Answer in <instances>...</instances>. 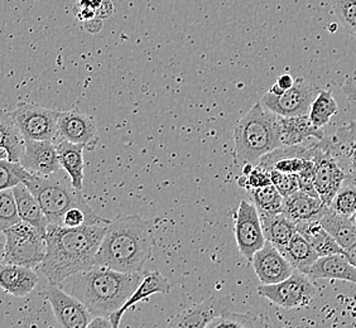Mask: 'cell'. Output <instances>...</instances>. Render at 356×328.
I'll list each match as a JSON object with an SVG mask.
<instances>
[{"mask_svg": "<svg viewBox=\"0 0 356 328\" xmlns=\"http://www.w3.org/2000/svg\"><path fill=\"white\" fill-rule=\"evenodd\" d=\"M109 224L65 227L48 224L46 255L42 273L49 284H61L69 277L95 265L99 246Z\"/></svg>", "mask_w": 356, "mask_h": 328, "instance_id": "6da1fadb", "label": "cell"}, {"mask_svg": "<svg viewBox=\"0 0 356 328\" xmlns=\"http://www.w3.org/2000/svg\"><path fill=\"white\" fill-rule=\"evenodd\" d=\"M153 221L138 215L110 221L96 253L95 265L122 273H142L154 246Z\"/></svg>", "mask_w": 356, "mask_h": 328, "instance_id": "7a4b0ae2", "label": "cell"}, {"mask_svg": "<svg viewBox=\"0 0 356 328\" xmlns=\"http://www.w3.org/2000/svg\"><path fill=\"white\" fill-rule=\"evenodd\" d=\"M143 278L142 273H122L94 265L69 277V293L83 302L92 315L110 317L123 306Z\"/></svg>", "mask_w": 356, "mask_h": 328, "instance_id": "3957f363", "label": "cell"}, {"mask_svg": "<svg viewBox=\"0 0 356 328\" xmlns=\"http://www.w3.org/2000/svg\"><path fill=\"white\" fill-rule=\"evenodd\" d=\"M236 164L257 163L264 154L281 147L280 115L261 101L240 119L234 130Z\"/></svg>", "mask_w": 356, "mask_h": 328, "instance_id": "277c9868", "label": "cell"}, {"mask_svg": "<svg viewBox=\"0 0 356 328\" xmlns=\"http://www.w3.org/2000/svg\"><path fill=\"white\" fill-rule=\"evenodd\" d=\"M17 174L22 183L27 186L28 190L38 199L49 224L61 225L65 212L72 207L92 210L81 191L72 186L70 178H56L54 174L48 177L37 176L26 171L21 163L18 164Z\"/></svg>", "mask_w": 356, "mask_h": 328, "instance_id": "5b68a950", "label": "cell"}, {"mask_svg": "<svg viewBox=\"0 0 356 328\" xmlns=\"http://www.w3.org/2000/svg\"><path fill=\"white\" fill-rule=\"evenodd\" d=\"M4 263L28 268L41 265L46 255V239L35 227L24 221L4 231Z\"/></svg>", "mask_w": 356, "mask_h": 328, "instance_id": "8992f818", "label": "cell"}, {"mask_svg": "<svg viewBox=\"0 0 356 328\" xmlns=\"http://www.w3.org/2000/svg\"><path fill=\"white\" fill-rule=\"evenodd\" d=\"M258 294L284 309H295L309 306L315 300L317 288L307 274L295 269L284 281L259 286Z\"/></svg>", "mask_w": 356, "mask_h": 328, "instance_id": "52a82bcc", "label": "cell"}, {"mask_svg": "<svg viewBox=\"0 0 356 328\" xmlns=\"http://www.w3.org/2000/svg\"><path fill=\"white\" fill-rule=\"evenodd\" d=\"M10 115L24 140L54 142L58 136V110L47 109L37 104L19 103Z\"/></svg>", "mask_w": 356, "mask_h": 328, "instance_id": "ba28073f", "label": "cell"}, {"mask_svg": "<svg viewBox=\"0 0 356 328\" xmlns=\"http://www.w3.org/2000/svg\"><path fill=\"white\" fill-rule=\"evenodd\" d=\"M312 161L315 170L316 191L323 205L330 206L336 193L346 181V173L330 151L326 137L321 140L316 139Z\"/></svg>", "mask_w": 356, "mask_h": 328, "instance_id": "9c48e42d", "label": "cell"}, {"mask_svg": "<svg viewBox=\"0 0 356 328\" xmlns=\"http://www.w3.org/2000/svg\"><path fill=\"white\" fill-rule=\"evenodd\" d=\"M320 90L318 86L305 81L303 79H297L295 85L282 95L275 96L267 92L261 97V104L280 117L306 115Z\"/></svg>", "mask_w": 356, "mask_h": 328, "instance_id": "30bf717a", "label": "cell"}, {"mask_svg": "<svg viewBox=\"0 0 356 328\" xmlns=\"http://www.w3.org/2000/svg\"><path fill=\"white\" fill-rule=\"evenodd\" d=\"M234 220V233L238 249L243 256L252 263L254 254L261 250L267 241L261 229L258 210L253 202L243 199Z\"/></svg>", "mask_w": 356, "mask_h": 328, "instance_id": "8fae6325", "label": "cell"}, {"mask_svg": "<svg viewBox=\"0 0 356 328\" xmlns=\"http://www.w3.org/2000/svg\"><path fill=\"white\" fill-rule=\"evenodd\" d=\"M42 295L49 302L56 321L63 328H88L94 315L85 307L83 302L69 292L61 289L60 284H49Z\"/></svg>", "mask_w": 356, "mask_h": 328, "instance_id": "7c38bea8", "label": "cell"}, {"mask_svg": "<svg viewBox=\"0 0 356 328\" xmlns=\"http://www.w3.org/2000/svg\"><path fill=\"white\" fill-rule=\"evenodd\" d=\"M57 133L71 143L81 144L92 151L99 142V129L95 119L81 111H58Z\"/></svg>", "mask_w": 356, "mask_h": 328, "instance_id": "4fadbf2b", "label": "cell"}, {"mask_svg": "<svg viewBox=\"0 0 356 328\" xmlns=\"http://www.w3.org/2000/svg\"><path fill=\"white\" fill-rule=\"evenodd\" d=\"M19 163L29 173L43 177L56 174L62 170L57 148L49 140H24Z\"/></svg>", "mask_w": 356, "mask_h": 328, "instance_id": "5bb4252c", "label": "cell"}, {"mask_svg": "<svg viewBox=\"0 0 356 328\" xmlns=\"http://www.w3.org/2000/svg\"><path fill=\"white\" fill-rule=\"evenodd\" d=\"M252 264L261 284L280 283L295 272V268L291 265L284 255L269 241H266L261 250L254 254Z\"/></svg>", "mask_w": 356, "mask_h": 328, "instance_id": "9a60e30c", "label": "cell"}, {"mask_svg": "<svg viewBox=\"0 0 356 328\" xmlns=\"http://www.w3.org/2000/svg\"><path fill=\"white\" fill-rule=\"evenodd\" d=\"M170 290H171L170 281H167V278L159 270H152V272L144 273L142 281L138 284V287L131 293V297L125 301L122 307L115 311L113 315H110L109 320L111 322V326L113 328L119 327L124 313L128 309L134 307L139 302L148 300L153 294L170 293Z\"/></svg>", "mask_w": 356, "mask_h": 328, "instance_id": "2e32d148", "label": "cell"}, {"mask_svg": "<svg viewBox=\"0 0 356 328\" xmlns=\"http://www.w3.org/2000/svg\"><path fill=\"white\" fill-rule=\"evenodd\" d=\"M330 151L346 173V181L356 178V122L343 125L335 137L327 138Z\"/></svg>", "mask_w": 356, "mask_h": 328, "instance_id": "e0dca14e", "label": "cell"}, {"mask_svg": "<svg viewBox=\"0 0 356 328\" xmlns=\"http://www.w3.org/2000/svg\"><path fill=\"white\" fill-rule=\"evenodd\" d=\"M38 284V275L32 268L18 264L0 265V288L17 298H23L33 292Z\"/></svg>", "mask_w": 356, "mask_h": 328, "instance_id": "ac0fdd59", "label": "cell"}, {"mask_svg": "<svg viewBox=\"0 0 356 328\" xmlns=\"http://www.w3.org/2000/svg\"><path fill=\"white\" fill-rule=\"evenodd\" d=\"M229 302L225 298H207L199 304L187 308L175 318L176 327H206L227 309Z\"/></svg>", "mask_w": 356, "mask_h": 328, "instance_id": "d6986e66", "label": "cell"}, {"mask_svg": "<svg viewBox=\"0 0 356 328\" xmlns=\"http://www.w3.org/2000/svg\"><path fill=\"white\" fill-rule=\"evenodd\" d=\"M311 279H337L356 284V267L343 254L320 256L307 273Z\"/></svg>", "mask_w": 356, "mask_h": 328, "instance_id": "ffe728a7", "label": "cell"}, {"mask_svg": "<svg viewBox=\"0 0 356 328\" xmlns=\"http://www.w3.org/2000/svg\"><path fill=\"white\" fill-rule=\"evenodd\" d=\"M326 206L320 197H314L306 192L296 191L283 199L282 213L295 222L305 220L320 219Z\"/></svg>", "mask_w": 356, "mask_h": 328, "instance_id": "44dd1931", "label": "cell"}, {"mask_svg": "<svg viewBox=\"0 0 356 328\" xmlns=\"http://www.w3.org/2000/svg\"><path fill=\"white\" fill-rule=\"evenodd\" d=\"M12 191H13L14 199H15V204H17V208L22 221L35 227L46 238L49 222L46 213L42 210L38 199H35V195L22 182L19 185L14 186Z\"/></svg>", "mask_w": 356, "mask_h": 328, "instance_id": "7402d4cb", "label": "cell"}, {"mask_svg": "<svg viewBox=\"0 0 356 328\" xmlns=\"http://www.w3.org/2000/svg\"><path fill=\"white\" fill-rule=\"evenodd\" d=\"M280 123L282 145H298L312 138L318 140L325 138L322 129L312 124L309 114L297 117H280Z\"/></svg>", "mask_w": 356, "mask_h": 328, "instance_id": "603a6c76", "label": "cell"}, {"mask_svg": "<svg viewBox=\"0 0 356 328\" xmlns=\"http://www.w3.org/2000/svg\"><path fill=\"white\" fill-rule=\"evenodd\" d=\"M258 213L266 240L283 253L297 231L295 221L286 218L282 212L267 213L258 211Z\"/></svg>", "mask_w": 356, "mask_h": 328, "instance_id": "cb8c5ba5", "label": "cell"}, {"mask_svg": "<svg viewBox=\"0 0 356 328\" xmlns=\"http://www.w3.org/2000/svg\"><path fill=\"white\" fill-rule=\"evenodd\" d=\"M297 233L309 241L320 256L331 254H343V249L336 243L329 231L321 225L320 220H305L296 222Z\"/></svg>", "mask_w": 356, "mask_h": 328, "instance_id": "d4e9b609", "label": "cell"}, {"mask_svg": "<svg viewBox=\"0 0 356 328\" xmlns=\"http://www.w3.org/2000/svg\"><path fill=\"white\" fill-rule=\"evenodd\" d=\"M57 156L61 164V168L67 173L71 183L76 190L81 191L83 187V149L81 144L71 143L62 139L56 145Z\"/></svg>", "mask_w": 356, "mask_h": 328, "instance_id": "484cf974", "label": "cell"}, {"mask_svg": "<svg viewBox=\"0 0 356 328\" xmlns=\"http://www.w3.org/2000/svg\"><path fill=\"white\" fill-rule=\"evenodd\" d=\"M318 220L343 250L355 244L356 225L353 221V218L340 215L334 211L330 206H326Z\"/></svg>", "mask_w": 356, "mask_h": 328, "instance_id": "4316f807", "label": "cell"}, {"mask_svg": "<svg viewBox=\"0 0 356 328\" xmlns=\"http://www.w3.org/2000/svg\"><path fill=\"white\" fill-rule=\"evenodd\" d=\"M282 254L296 270L305 274L309 273V268L320 258V255L311 246L309 241L297 231Z\"/></svg>", "mask_w": 356, "mask_h": 328, "instance_id": "83f0119b", "label": "cell"}, {"mask_svg": "<svg viewBox=\"0 0 356 328\" xmlns=\"http://www.w3.org/2000/svg\"><path fill=\"white\" fill-rule=\"evenodd\" d=\"M24 139L14 123L13 117L7 111L0 109V148L8 151V159L19 162Z\"/></svg>", "mask_w": 356, "mask_h": 328, "instance_id": "f1b7e54d", "label": "cell"}, {"mask_svg": "<svg viewBox=\"0 0 356 328\" xmlns=\"http://www.w3.org/2000/svg\"><path fill=\"white\" fill-rule=\"evenodd\" d=\"M337 111L339 106L332 92L327 90H320L309 108V117L315 126L322 129L330 123L332 117H335Z\"/></svg>", "mask_w": 356, "mask_h": 328, "instance_id": "f546056e", "label": "cell"}, {"mask_svg": "<svg viewBox=\"0 0 356 328\" xmlns=\"http://www.w3.org/2000/svg\"><path fill=\"white\" fill-rule=\"evenodd\" d=\"M248 192L258 211L267 213H278L282 211L283 197L273 185L253 188Z\"/></svg>", "mask_w": 356, "mask_h": 328, "instance_id": "4dcf8cb0", "label": "cell"}, {"mask_svg": "<svg viewBox=\"0 0 356 328\" xmlns=\"http://www.w3.org/2000/svg\"><path fill=\"white\" fill-rule=\"evenodd\" d=\"M266 323L261 321V317L252 313H236L229 309L224 311L218 315L207 328H252L261 327Z\"/></svg>", "mask_w": 356, "mask_h": 328, "instance_id": "1f68e13d", "label": "cell"}, {"mask_svg": "<svg viewBox=\"0 0 356 328\" xmlns=\"http://www.w3.org/2000/svg\"><path fill=\"white\" fill-rule=\"evenodd\" d=\"M330 207L334 211L351 218L356 212V183H348L340 187Z\"/></svg>", "mask_w": 356, "mask_h": 328, "instance_id": "d6a6232c", "label": "cell"}, {"mask_svg": "<svg viewBox=\"0 0 356 328\" xmlns=\"http://www.w3.org/2000/svg\"><path fill=\"white\" fill-rule=\"evenodd\" d=\"M19 221L22 220L18 213L12 188L0 191V231L4 233Z\"/></svg>", "mask_w": 356, "mask_h": 328, "instance_id": "836d02e7", "label": "cell"}, {"mask_svg": "<svg viewBox=\"0 0 356 328\" xmlns=\"http://www.w3.org/2000/svg\"><path fill=\"white\" fill-rule=\"evenodd\" d=\"M343 29L356 38V0H330Z\"/></svg>", "mask_w": 356, "mask_h": 328, "instance_id": "e575fe53", "label": "cell"}, {"mask_svg": "<svg viewBox=\"0 0 356 328\" xmlns=\"http://www.w3.org/2000/svg\"><path fill=\"white\" fill-rule=\"evenodd\" d=\"M238 185L241 188H245L247 191H250L253 188H259V187L272 185L270 173L264 167L255 163L254 164L253 170H252L249 174H247V176L241 174L238 178Z\"/></svg>", "mask_w": 356, "mask_h": 328, "instance_id": "d590c367", "label": "cell"}, {"mask_svg": "<svg viewBox=\"0 0 356 328\" xmlns=\"http://www.w3.org/2000/svg\"><path fill=\"white\" fill-rule=\"evenodd\" d=\"M269 173H270L272 185L278 190L283 199L300 190L298 178L295 173H286V172L277 171V170H270Z\"/></svg>", "mask_w": 356, "mask_h": 328, "instance_id": "8d00e7d4", "label": "cell"}, {"mask_svg": "<svg viewBox=\"0 0 356 328\" xmlns=\"http://www.w3.org/2000/svg\"><path fill=\"white\" fill-rule=\"evenodd\" d=\"M19 162H12L9 159L0 161V191L10 190L14 186L19 185L21 179L17 174Z\"/></svg>", "mask_w": 356, "mask_h": 328, "instance_id": "74e56055", "label": "cell"}, {"mask_svg": "<svg viewBox=\"0 0 356 328\" xmlns=\"http://www.w3.org/2000/svg\"><path fill=\"white\" fill-rule=\"evenodd\" d=\"M104 0H79L74 7L76 18L83 23L97 19L96 14L102 7Z\"/></svg>", "mask_w": 356, "mask_h": 328, "instance_id": "f35d334b", "label": "cell"}, {"mask_svg": "<svg viewBox=\"0 0 356 328\" xmlns=\"http://www.w3.org/2000/svg\"><path fill=\"white\" fill-rule=\"evenodd\" d=\"M298 178V186L300 190L306 193H309L314 197H318V193L316 191L315 187V170H314V161L309 164V167H306L303 171L297 173Z\"/></svg>", "mask_w": 356, "mask_h": 328, "instance_id": "ab89813d", "label": "cell"}, {"mask_svg": "<svg viewBox=\"0 0 356 328\" xmlns=\"http://www.w3.org/2000/svg\"><path fill=\"white\" fill-rule=\"evenodd\" d=\"M88 328H113L109 317L104 315H94L92 320L88 325Z\"/></svg>", "mask_w": 356, "mask_h": 328, "instance_id": "60d3db41", "label": "cell"}, {"mask_svg": "<svg viewBox=\"0 0 356 328\" xmlns=\"http://www.w3.org/2000/svg\"><path fill=\"white\" fill-rule=\"evenodd\" d=\"M295 81L296 80L292 76L284 74V75H281L278 77V80H277L275 83H278L282 89L286 91V90L291 89L295 85Z\"/></svg>", "mask_w": 356, "mask_h": 328, "instance_id": "b9f144b4", "label": "cell"}, {"mask_svg": "<svg viewBox=\"0 0 356 328\" xmlns=\"http://www.w3.org/2000/svg\"><path fill=\"white\" fill-rule=\"evenodd\" d=\"M102 27H103L102 19H92V21L85 23V28L89 31L90 33H97Z\"/></svg>", "mask_w": 356, "mask_h": 328, "instance_id": "7bdbcfd3", "label": "cell"}, {"mask_svg": "<svg viewBox=\"0 0 356 328\" xmlns=\"http://www.w3.org/2000/svg\"><path fill=\"white\" fill-rule=\"evenodd\" d=\"M343 255L348 258L354 267H356V243L350 246L349 249L343 250Z\"/></svg>", "mask_w": 356, "mask_h": 328, "instance_id": "ee69618b", "label": "cell"}, {"mask_svg": "<svg viewBox=\"0 0 356 328\" xmlns=\"http://www.w3.org/2000/svg\"><path fill=\"white\" fill-rule=\"evenodd\" d=\"M268 92H270L272 95L280 96L284 92V90L282 89L281 86H280L278 83H274V85L270 86V89H269Z\"/></svg>", "mask_w": 356, "mask_h": 328, "instance_id": "f6af8a7d", "label": "cell"}, {"mask_svg": "<svg viewBox=\"0 0 356 328\" xmlns=\"http://www.w3.org/2000/svg\"><path fill=\"white\" fill-rule=\"evenodd\" d=\"M4 253H6V246L0 241V265L4 263Z\"/></svg>", "mask_w": 356, "mask_h": 328, "instance_id": "bcb514c9", "label": "cell"}, {"mask_svg": "<svg viewBox=\"0 0 356 328\" xmlns=\"http://www.w3.org/2000/svg\"><path fill=\"white\" fill-rule=\"evenodd\" d=\"M1 159H8V151L4 148H0V161Z\"/></svg>", "mask_w": 356, "mask_h": 328, "instance_id": "7dc6e473", "label": "cell"}, {"mask_svg": "<svg viewBox=\"0 0 356 328\" xmlns=\"http://www.w3.org/2000/svg\"><path fill=\"white\" fill-rule=\"evenodd\" d=\"M351 218H353V221H354V224L356 225V212L353 215V216H351Z\"/></svg>", "mask_w": 356, "mask_h": 328, "instance_id": "c3c4849f", "label": "cell"}]
</instances>
